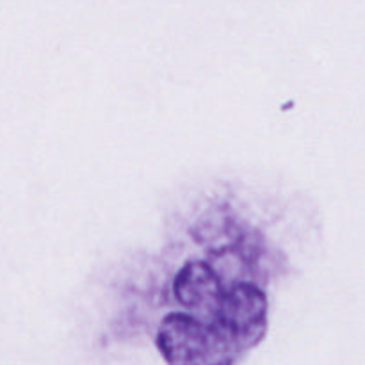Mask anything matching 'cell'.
I'll list each match as a JSON object with an SVG mask.
<instances>
[{"label": "cell", "instance_id": "6da1fadb", "mask_svg": "<svg viewBox=\"0 0 365 365\" xmlns=\"http://www.w3.org/2000/svg\"><path fill=\"white\" fill-rule=\"evenodd\" d=\"M225 344L237 355L250 351L267 334L269 302L259 284L239 280L227 285L220 305L209 317Z\"/></svg>", "mask_w": 365, "mask_h": 365}, {"label": "cell", "instance_id": "7a4b0ae2", "mask_svg": "<svg viewBox=\"0 0 365 365\" xmlns=\"http://www.w3.org/2000/svg\"><path fill=\"white\" fill-rule=\"evenodd\" d=\"M155 344L163 359L175 365H223L237 360L210 321L187 310L164 317Z\"/></svg>", "mask_w": 365, "mask_h": 365}, {"label": "cell", "instance_id": "3957f363", "mask_svg": "<svg viewBox=\"0 0 365 365\" xmlns=\"http://www.w3.org/2000/svg\"><path fill=\"white\" fill-rule=\"evenodd\" d=\"M227 284L209 260H189L173 280V294L187 312L209 319L220 305Z\"/></svg>", "mask_w": 365, "mask_h": 365}]
</instances>
